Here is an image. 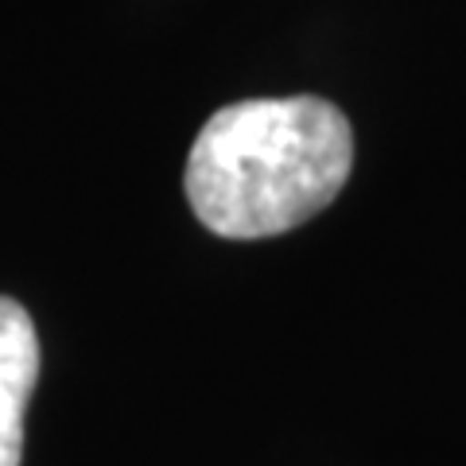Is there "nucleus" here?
<instances>
[{
	"instance_id": "f257e3e1",
	"label": "nucleus",
	"mask_w": 466,
	"mask_h": 466,
	"mask_svg": "<svg viewBox=\"0 0 466 466\" xmlns=\"http://www.w3.org/2000/svg\"><path fill=\"white\" fill-rule=\"evenodd\" d=\"M354 167V128L323 97L222 106L187 156V198L229 241L276 238L327 210Z\"/></svg>"
},
{
	"instance_id": "f03ea898",
	"label": "nucleus",
	"mask_w": 466,
	"mask_h": 466,
	"mask_svg": "<svg viewBox=\"0 0 466 466\" xmlns=\"http://www.w3.org/2000/svg\"><path fill=\"white\" fill-rule=\"evenodd\" d=\"M39 381V334L16 299L0 296V466L24 459V412Z\"/></svg>"
}]
</instances>
